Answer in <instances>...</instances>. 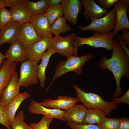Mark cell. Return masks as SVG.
Returning a JSON list of instances; mask_svg holds the SVG:
<instances>
[{"label":"cell","instance_id":"6da1fadb","mask_svg":"<svg viewBox=\"0 0 129 129\" xmlns=\"http://www.w3.org/2000/svg\"><path fill=\"white\" fill-rule=\"evenodd\" d=\"M114 48L112 50L111 57L107 59L105 56L100 59L98 65L102 70H108L113 74L116 82V89L113 97H118L124 92L120 86L121 78H129V57L122 48L115 38L113 39Z\"/></svg>","mask_w":129,"mask_h":129},{"label":"cell","instance_id":"7a4b0ae2","mask_svg":"<svg viewBox=\"0 0 129 129\" xmlns=\"http://www.w3.org/2000/svg\"><path fill=\"white\" fill-rule=\"evenodd\" d=\"M73 87L77 93L75 97L77 102H81L87 108H93L103 111L109 116L112 112L118 108L117 104L104 101L99 95L94 93H86L82 90L75 84Z\"/></svg>","mask_w":129,"mask_h":129},{"label":"cell","instance_id":"3957f363","mask_svg":"<svg viewBox=\"0 0 129 129\" xmlns=\"http://www.w3.org/2000/svg\"><path fill=\"white\" fill-rule=\"evenodd\" d=\"M93 56L92 53L80 57L73 56L67 58L65 61H60L56 66L52 81L46 91H48L56 79L61 77L67 72L73 71L78 75L82 74L83 72L82 69L84 64L91 59Z\"/></svg>","mask_w":129,"mask_h":129},{"label":"cell","instance_id":"277c9868","mask_svg":"<svg viewBox=\"0 0 129 129\" xmlns=\"http://www.w3.org/2000/svg\"><path fill=\"white\" fill-rule=\"evenodd\" d=\"M72 35L74 38L75 49L77 53L79 47L84 44L96 48H104L107 51H112L114 48L113 31L104 34L94 31L91 36L87 38L79 37L74 32Z\"/></svg>","mask_w":129,"mask_h":129},{"label":"cell","instance_id":"5b68a950","mask_svg":"<svg viewBox=\"0 0 129 129\" xmlns=\"http://www.w3.org/2000/svg\"><path fill=\"white\" fill-rule=\"evenodd\" d=\"M116 22V11L113 8L104 16L94 20L87 26L79 25L78 28L83 31L90 30L106 34L114 30Z\"/></svg>","mask_w":129,"mask_h":129},{"label":"cell","instance_id":"8992f818","mask_svg":"<svg viewBox=\"0 0 129 129\" xmlns=\"http://www.w3.org/2000/svg\"><path fill=\"white\" fill-rule=\"evenodd\" d=\"M38 62L27 60L20 67L18 82L21 86L27 87L38 82Z\"/></svg>","mask_w":129,"mask_h":129},{"label":"cell","instance_id":"52a82bcc","mask_svg":"<svg viewBox=\"0 0 129 129\" xmlns=\"http://www.w3.org/2000/svg\"><path fill=\"white\" fill-rule=\"evenodd\" d=\"M52 38V47L56 53L67 58L73 56H78L75 51L74 40L72 34L65 37L59 35Z\"/></svg>","mask_w":129,"mask_h":129},{"label":"cell","instance_id":"ba28073f","mask_svg":"<svg viewBox=\"0 0 129 129\" xmlns=\"http://www.w3.org/2000/svg\"><path fill=\"white\" fill-rule=\"evenodd\" d=\"M116 15V22L113 31V38H115L119 31L124 28L129 29V21L127 13L129 6V0H119L114 5Z\"/></svg>","mask_w":129,"mask_h":129},{"label":"cell","instance_id":"9c48e42d","mask_svg":"<svg viewBox=\"0 0 129 129\" xmlns=\"http://www.w3.org/2000/svg\"><path fill=\"white\" fill-rule=\"evenodd\" d=\"M52 37L41 39L26 49L27 59L39 62L46 50L52 47Z\"/></svg>","mask_w":129,"mask_h":129},{"label":"cell","instance_id":"30bf717a","mask_svg":"<svg viewBox=\"0 0 129 129\" xmlns=\"http://www.w3.org/2000/svg\"><path fill=\"white\" fill-rule=\"evenodd\" d=\"M85 9L80 14L83 15L85 21L89 19L91 22L107 15L110 10H106L97 5L94 0H81Z\"/></svg>","mask_w":129,"mask_h":129},{"label":"cell","instance_id":"8fae6325","mask_svg":"<svg viewBox=\"0 0 129 129\" xmlns=\"http://www.w3.org/2000/svg\"><path fill=\"white\" fill-rule=\"evenodd\" d=\"M60 5L67 20L73 25H76L78 15L82 11L81 0H63Z\"/></svg>","mask_w":129,"mask_h":129},{"label":"cell","instance_id":"7c38bea8","mask_svg":"<svg viewBox=\"0 0 129 129\" xmlns=\"http://www.w3.org/2000/svg\"><path fill=\"white\" fill-rule=\"evenodd\" d=\"M28 109L29 112L32 114H42L58 119L63 122H66L64 117L66 111L48 108L33 99L31 100Z\"/></svg>","mask_w":129,"mask_h":129},{"label":"cell","instance_id":"4fadbf2b","mask_svg":"<svg viewBox=\"0 0 129 129\" xmlns=\"http://www.w3.org/2000/svg\"><path fill=\"white\" fill-rule=\"evenodd\" d=\"M18 39L26 50L41 38L36 33L31 23L28 22L21 24Z\"/></svg>","mask_w":129,"mask_h":129},{"label":"cell","instance_id":"5bb4252c","mask_svg":"<svg viewBox=\"0 0 129 129\" xmlns=\"http://www.w3.org/2000/svg\"><path fill=\"white\" fill-rule=\"evenodd\" d=\"M30 22L32 24L36 33L40 38L52 37L50 25L44 13L32 16Z\"/></svg>","mask_w":129,"mask_h":129},{"label":"cell","instance_id":"9a60e30c","mask_svg":"<svg viewBox=\"0 0 129 129\" xmlns=\"http://www.w3.org/2000/svg\"><path fill=\"white\" fill-rule=\"evenodd\" d=\"M21 24L12 21L4 26L0 30V46L5 43H11L18 39Z\"/></svg>","mask_w":129,"mask_h":129},{"label":"cell","instance_id":"2e32d148","mask_svg":"<svg viewBox=\"0 0 129 129\" xmlns=\"http://www.w3.org/2000/svg\"><path fill=\"white\" fill-rule=\"evenodd\" d=\"M19 78L15 71L12 78L7 86L4 90L0 98V102L5 107L8 103L20 93L21 87L18 82Z\"/></svg>","mask_w":129,"mask_h":129},{"label":"cell","instance_id":"e0dca14e","mask_svg":"<svg viewBox=\"0 0 129 129\" xmlns=\"http://www.w3.org/2000/svg\"><path fill=\"white\" fill-rule=\"evenodd\" d=\"M5 57L7 61L11 62L22 63L27 60L26 50L18 39L11 43Z\"/></svg>","mask_w":129,"mask_h":129},{"label":"cell","instance_id":"ac0fdd59","mask_svg":"<svg viewBox=\"0 0 129 129\" xmlns=\"http://www.w3.org/2000/svg\"><path fill=\"white\" fill-rule=\"evenodd\" d=\"M77 102L75 98L65 95L59 96L57 99H47L40 103L46 108L66 111Z\"/></svg>","mask_w":129,"mask_h":129},{"label":"cell","instance_id":"d6986e66","mask_svg":"<svg viewBox=\"0 0 129 129\" xmlns=\"http://www.w3.org/2000/svg\"><path fill=\"white\" fill-rule=\"evenodd\" d=\"M17 63L4 59L0 69V98L4 89L9 84L15 71Z\"/></svg>","mask_w":129,"mask_h":129},{"label":"cell","instance_id":"ffe728a7","mask_svg":"<svg viewBox=\"0 0 129 129\" xmlns=\"http://www.w3.org/2000/svg\"><path fill=\"white\" fill-rule=\"evenodd\" d=\"M87 109L83 104H75L65 111L64 118L66 122L82 124Z\"/></svg>","mask_w":129,"mask_h":129},{"label":"cell","instance_id":"44dd1931","mask_svg":"<svg viewBox=\"0 0 129 129\" xmlns=\"http://www.w3.org/2000/svg\"><path fill=\"white\" fill-rule=\"evenodd\" d=\"M29 94L27 91L21 93L12 100L5 107V116L10 125L14 119L16 113L22 102L30 97Z\"/></svg>","mask_w":129,"mask_h":129},{"label":"cell","instance_id":"7402d4cb","mask_svg":"<svg viewBox=\"0 0 129 129\" xmlns=\"http://www.w3.org/2000/svg\"><path fill=\"white\" fill-rule=\"evenodd\" d=\"M9 11L12 21L21 24L30 22L31 17L27 11L25 5V0H22L17 5L11 8Z\"/></svg>","mask_w":129,"mask_h":129},{"label":"cell","instance_id":"603a6c76","mask_svg":"<svg viewBox=\"0 0 129 129\" xmlns=\"http://www.w3.org/2000/svg\"><path fill=\"white\" fill-rule=\"evenodd\" d=\"M106 114L103 110L97 108H87L83 121V124L101 125L106 118Z\"/></svg>","mask_w":129,"mask_h":129},{"label":"cell","instance_id":"cb8c5ba5","mask_svg":"<svg viewBox=\"0 0 129 129\" xmlns=\"http://www.w3.org/2000/svg\"><path fill=\"white\" fill-rule=\"evenodd\" d=\"M56 53L52 46L49 48L43 56L41 59V62L40 64L38 65V77L41 87H44L45 86V82L46 79V69L48 64L50 57Z\"/></svg>","mask_w":129,"mask_h":129},{"label":"cell","instance_id":"d4e9b609","mask_svg":"<svg viewBox=\"0 0 129 129\" xmlns=\"http://www.w3.org/2000/svg\"><path fill=\"white\" fill-rule=\"evenodd\" d=\"M26 9L30 16L44 13L49 7L48 0H40L36 2L25 0Z\"/></svg>","mask_w":129,"mask_h":129},{"label":"cell","instance_id":"484cf974","mask_svg":"<svg viewBox=\"0 0 129 129\" xmlns=\"http://www.w3.org/2000/svg\"><path fill=\"white\" fill-rule=\"evenodd\" d=\"M66 19L64 16L59 18L50 26L51 31L52 33L57 36L60 35V33H64L72 30V28L66 23Z\"/></svg>","mask_w":129,"mask_h":129},{"label":"cell","instance_id":"4316f807","mask_svg":"<svg viewBox=\"0 0 129 129\" xmlns=\"http://www.w3.org/2000/svg\"><path fill=\"white\" fill-rule=\"evenodd\" d=\"M64 12L60 4L49 6L44 15L51 25L59 18L63 16Z\"/></svg>","mask_w":129,"mask_h":129},{"label":"cell","instance_id":"83f0119b","mask_svg":"<svg viewBox=\"0 0 129 129\" xmlns=\"http://www.w3.org/2000/svg\"><path fill=\"white\" fill-rule=\"evenodd\" d=\"M25 115L22 110L15 115L14 119L10 124L11 129H32V127L24 121Z\"/></svg>","mask_w":129,"mask_h":129},{"label":"cell","instance_id":"f1b7e54d","mask_svg":"<svg viewBox=\"0 0 129 129\" xmlns=\"http://www.w3.org/2000/svg\"><path fill=\"white\" fill-rule=\"evenodd\" d=\"M53 118L43 115L41 120L38 123H31L30 126L32 129H49L50 123L53 122Z\"/></svg>","mask_w":129,"mask_h":129},{"label":"cell","instance_id":"f546056e","mask_svg":"<svg viewBox=\"0 0 129 129\" xmlns=\"http://www.w3.org/2000/svg\"><path fill=\"white\" fill-rule=\"evenodd\" d=\"M119 119L117 118L107 117L101 125L102 129H118Z\"/></svg>","mask_w":129,"mask_h":129},{"label":"cell","instance_id":"4dcf8cb0","mask_svg":"<svg viewBox=\"0 0 129 129\" xmlns=\"http://www.w3.org/2000/svg\"><path fill=\"white\" fill-rule=\"evenodd\" d=\"M12 21L10 12L5 7L0 10V30L7 23Z\"/></svg>","mask_w":129,"mask_h":129},{"label":"cell","instance_id":"1f68e13d","mask_svg":"<svg viewBox=\"0 0 129 129\" xmlns=\"http://www.w3.org/2000/svg\"><path fill=\"white\" fill-rule=\"evenodd\" d=\"M66 124L71 129H102L100 124H78L72 122H67Z\"/></svg>","mask_w":129,"mask_h":129},{"label":"cell","instance_id":"d6a6232c","mask_svg":"<svg viewBox=\"0 0 129 129\" xmlns=\"http://www.w3.org/2000/svg\"><path fill=\"white\" fill-rule=\"evenodd\" d=\"M5 107L0 102V124L4 126L7 129H11L10 124L5 115Z\"/></svg>","mask_w":129,"mask_h":129},{"label":"cell","instance_id":"836d02e7","mask_svg":"<svg viewBox=\"0 0 129 129\" xmlns=\"http://www.w3.org/2000/svg\"><path fill=\"white\" fill-rule=\"evenodd\" d=\"M112 102L117 103H125L129 105V89H128L124 94L120 97H113Z\"/></svg>","mask_w":129,"mask_h":129},{"label":"cell","instance_id":"e575fe53","mask_svg":"<svg viewBox=\"0 0 129 129\" xmlns=\"http://www.w3.org/2000/svg\"><path fill=\"white\" fill-rule=\"evenodd\" d=\"M119 0H97L99 5L106 10H110V8L115 5Z\"/></svg>","mask_w":129,"mask_h":129},{"label":"cell","instance_id":"d590c367","mask_svg":"<svg viewBox=\"0 0 129 129\" xmlns=\"http://www.w3.org/2000/svg\"><path fill=\"white\" fill-rule=\"evenodd\" d=\"M118 129H129V118L124 117L119 119Z\"/></svg>","mask_w":129,"mask_h":129},{"label":"cell","instance_id":"8d00e7d4","mask_svg":"<svg viewBox=\"0 0 129 129\" xmlns=\"http://www.w3.org/2000/svg\"><path fill=\"white\" fill-rule=\"evenodd\" d=\"M122 30L123 33L121 35V38L126 45L129 48V32L128 29L124 28Z\"/></svg>","mask_w":129,"mask_h":129},{"label":"cell","instance_id":"74e56055","mask_svg":"<svg viewBox=\"0 0 129 129\" xmlns=\"http://www.w3.org/2000/svg\"><path fill=\"white\" fill-rule=\"evenodd\" d=\"M116 38L119 42L122 48L126 53L128 57H129V48L127 47L124 42L121 38V35H118Z\"/></svg>","mask_w":129,"mask_h":129},{"label":"cell","instance_id":"f35d334b","mask_svg":"<svg viewBox=\"0 0 129 129\" xmlns=\"http://www.w3.org/2000/svg\"><path fill=\"white\" fill-rule=\"evenodd\" d=\"M63 0H48L49 6L59 4Z\"/></svg>","mask_w":129,"mask_h":129},{"label":"cell","instance_id":"ab89813d","mask_svg":"<svg viewBox=\"0 0 129 129\" xmlns=\"http://www.w3.org/2000/svg\"><path fill=\"white\" fill-rule=\"evenodd\" d=\"M7 6L6 0H0V10Z\"/></svg>","mask_w":129,"mask_h":129},{"label":"cell","instance_id":"60d3db41","mask_svg":"<svg viewBox=\"0 0 129 129\" xmlns=\"http://www.w3.org/2000/svg\"><path fill=\"white\" fill-rule=\"evenodd\" d=\"M5 55L2 54L0 51V69L3 61L5 59Z\"/></svg>","mask_w":129,"mask_h":129}]
</instances>
